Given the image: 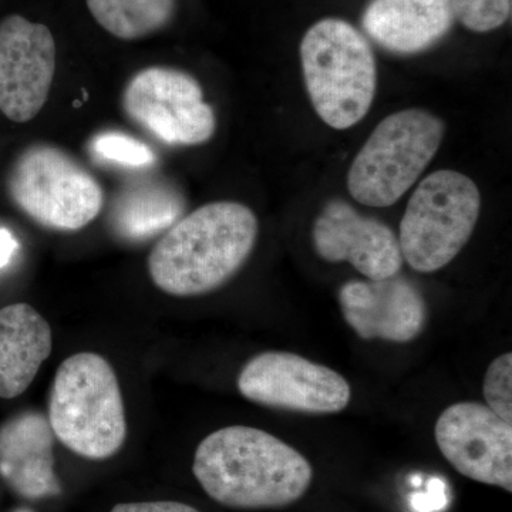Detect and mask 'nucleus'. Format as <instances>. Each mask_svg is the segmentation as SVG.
<instances>
[{"label": "nucleus", "instance_id": "obj_1", "mask_svg": "<svg viewBox=\"0 0 512 512\" xmlns=\"http://www.w3.org/2000/svg\"><path fill=\"white\" fill-rule=\"evenodd\" d=\"M192 473L212 500L235 510H272L301 500L311 487V463L264 430L231 426L197 447Z\"/></svg>", "mask_w": 512, "mask_h": 512}, {"label": "nucleus", "instance_id": "obj_2", "mask_svg": "<svg viewBox=\"0 0 512 512\" xmlns=\"http://www.w3.org/2000/svg\"><path fill=\"white\" fill-rule=\"evenodd\" d=\"M258 229L254 211L241 202L202 205L184 215L151 249V281L177 298L215 291L248 261Z\"/></svg>", "mask_w": 512, "mask_h": 512}, {"label": "nucleus", "instance_id": "obj_3", "mask_svg": "<svg viewBox=\"0 0 512 512\" xmlns=\"http://www.w3.org/2000/svg\"><path fill=\"white\" fill-rule=\"evenodd\" d=\"M47 420L64 447L87 460L116 456L127 439L119 379L97 353L67 357L57 367Z\"/></svg>", "mask_w": 512, "mask_h": 512}, {"label": "nucleus", "instance_id": "obj_4", "mask_svg": "<svg viewBox=\"0 0 512 512\" xmlns=\"http://www.w3.org/2000/svg\"><path fill=\"white\" fill-rule=\"evenodd\" d=\"M306 92L320 119L336 130L363 120L372 107L377 67L362 33L342 19L319 20L301 42Z\"/></svg>", "mask_w": 512, "mask_h": 512}, {"label": "nucleus", "instance_id": "obj_5", "mask_svg": "<svg viewBox=\"0 0 512 512\" xmlns=\"http://www.w3.org/2000/svg\"><path fill=\"white\" fill-rule=\"evenodd\" d=\"M444 131L443 121L423 109L397 111L380 121L350 165L353 200L376 208L396 204L436 156Z\"/></svg>", "mask_w": 512, "mask_h": 512}, {"label": "nucleus", "instance_id": "obj_6", "mask_svg": "<svg viewBox=\"0 0 512 512\" xmlns=\"http://www.w3.org/2000/svg\"><path fill=\"white\" fill-rule=\"evenodd\" d=\"M481 194L467 175L440 170L424 178L407 202L400 222L403 261L431 274L450 264L473 235Z\"/></svg>", "mask_w": 512, "mask_h": 512}, {"label": "nucleus", "instance_id": "obj_7", "mask_svg": "<svg viewBox=\"0 0 512 512\" xmlns=\"http://www.w3.org/2000/svg\"><path fill=\"white\" fill-rule=\"evenodd\" d=\"M10 200L40 227L80 231L99 217L104 192L79 161L50 144H35L20 153L8 175Z\"/></svg>", "mask_w": 512, "mask_h": 512}, {"label": "nucleus", "instance_id": "obj_8", "mask_svg": "<svg viewBox=\"0 0 512 512\" xmlns=\"http://www.w3.org/2000/svg\"><path fill=\"white\" fill-rule=\"evenodd\" d=\"M128 119L167 146H200L217 130V117L194 76L171 67H147L123 93Z\"/></svg>", "mask_w": 512, "mask_h": 512}, {"label": "nucleus", "instance_id": "obj_9", "mask_svg": "<svg viewBox=\"0 0 512 512\" xmlns=\"http://www.w3.org/2000/svg\"><path fill=\"white\" fill-rule=\"evenodd\" d=\"M238 390L249 402L308 414L340 413L352 394L335 370L288 352L252 357L239 373Z\"/></svg>", "mask_w": 512, "mask_h": 512}, {"label": "nucleus", "instance_id": "obj_10", "mask_svg": "<svg viewBox=\"0 0 512 512\" xmlns=\"http://www.w3.org/2000/svg\"><path fill=\"white\" fill-rule=\"evenodd\" d=\"M441 454L458 473L477 483L512 491V423L485 404L447 407L434 429Z\"/></svg>", "mask_w": 512, "mask_h": 512}, {"label": "nucleus", "instance_id": "obj_11", "mask_svg": "<svg viewBox=\"0 0 512 512\" xmlns=\"http://www.w3.org/2000/svg\"><path fill=\"white\" fill-rule=\"evenodd\" d=\"M56 72V42L42 23L19 15L0 22V111L28 123L45 107Z\"/></svg>", "mask_w": 512, "mask_h": 512}, {"label": "nucleus", "instance_id": "obj_12", "mask_svg": "<svg viewBox=\"0 0 512 512\" xmlns=\"http://www.w3.org/2000/svg\"><path fill=\"white\" fill-rule=\"evenodd\" d=\"M313 247L325 261L349 262L367 279L399 274L403 266L396 234L376 218L365 217L343 200L329 201L312 229Z\"/></svg>", "mask_w": 512, "mask_h": 512}, {"label": "nucleus", "instance_id": "obj_13", "mask_svg": "<svg viewBox=\"0 0 512 512\" xmlns=\"http://www.w3.org/2000/svg\"><path fill=\"white\" fill-rule=\"evenodd\" d=\"M343 318L362 339L406 343L416 339L427 323L423 293L399 276L379 281H349L340 288Z\"/></svg>", "mask_w": 512, "mask_h": 512}, {"label": "nucleus", "instance_id": "obj_14", "mask_svg": "<svg viewBox=\"0 0 512 512\" xmlns=\"http://www.w3.org/2000/svg\"><path fill=\"white\" fill-rule=\"evenodd\" d=\"M55 434L42 413L16 414L0 426V477L28 500L59 495L55 473Z\"/></svg>", "mask_w": 512, "mask_h": 512}, {"label": "nucleus", "instance_id": "obj_15", "mask_svg": "<svg viewBox=\"0 0 512 512\" xmlns=\"http://www.w3.org/2000/svg\"><path fill=\"white\" fill-rule=\"evenodd\" d=\"M454 19L450 0H370L362 25L383 49L416 55L439 43Z\"/></svg>", "mask_w": 512, "mask_h": 512}, {"label": "nucleus", "instance_id": "obj_16", "mask_svg": "<svg viewBox=\"0 0 512 512\" xmlns=\"http://www.w3.org/2000/svg\"><path fill=\"white\" fill-rule=\"evenodd\" d=\"M49 322L28 303L0 309V399L29 389L52 353Z\"/></svg>", "mask_w": 512, "mask_h": 512}, {"label": "nucleus", "instance_id": "obj_17", "mask_svg": "<svg viewBox=\"0 0 512 512\" xmlns=\"http://www.w3.org/2000/svg\"><path fill=\"white\" fill-rule=\"evenodd\" d=\"M183 194L163 181H141L117 195L110 211L114 234L128 242H146L164 235L184 217Z\"/></svg>", "mask_w": 512, "mask_h": 512}, {"label": "nucleus", "instance_id": "obj_18", "mask_svg": "<svg viewBox=\"0 0 512 512\" xmlns=\"http://www.w3.org/2000/svg\"><path fill=\"white\" fill-rule=\"evenodd\" d=\"M101 28L121 40H136L163 29L175 12V0H87Z\"/></svg>", "mask_w": 512, "mask_h": 512}, {"label": "nucleus", "instance_id": "obj_19", "mask_svg": "<svg viewBox=\"0 0 512 512\" xmlns=\"http://www.w3.org/2000/svg\"><path fill=\"white\" fill-rule=\"evenodd\" d=\"M90 153L104 163L127 168H148L156 163V154L143 141L121 131H104L90 141Z\"/></svg>", "mask_w": 512, "mask_h": 512}, {"label": "nucleus", "instance_id": "obj_20", "mask_svg": "<svg viewBox=\"0 0 512 512\" xmlns=\"http://www.w3.org/2000/svg\"><path fill=\"white\" fill-rule=\"evenodd\" d=\"M454 18L468 30L487 33L501 28L511 15V0H450Z\"/></svg>", "mask_w": 512, "mask_h": 512}, {"label": "nucleus", "instance_id": "obj_21", "mask_svg": "<svg viewBox=\"0 0 512 512\" xmlns=\"http://www.w3.org/2000/svg\"><path fill=\"white\" fill-rule=\"evenodd\" d=\"M485 406L512 423V355L504 353L488 366L483 387Z\"/></svg>", "mask_w": 512, "mask_h": 512}, {"label": "nucleus", "instance_id": "obj_22", "mask_svg": "<svg viewBox=\"0 0 512 512\" xmlns=\"http://www.w3.org/2000/svg\"><path fill=\"white\" fill-rule=\"evenodd\" d=\"M110 512H200L191 505L178 501H143L117 504Z\"/></svg>", "mask_w": 512, "mask_h": 512}, {"label": "nucleus", "instance_id": "obj_23", "mask_svg": "<svg viewBox=\"0 0 512 512\" xmlns=\"http://www.w3.org/2000/svg\"><path fill=\"white\" fill-rule=\"evenodd\" d=\"M19 249V242L15 235L6 228H0V269L12 261Z\"/></svg>", "mask_w": 512, "mask_h": 512}, {"label": "nucleus", "instance_id": "obj_24", "mask_svg": "<svg viewBox=\"0 0 512 512\" xmlns=\"http://www.w3.org/2000/svg\"><path fill=\"white\" fill-rule=\"evenodd\" d=\"M12 512H35L32 510V508L29 507H19L16 508V510H13Z\"/></svg>", "mask_w": 512, "mask_h": 512}]
</instances>
